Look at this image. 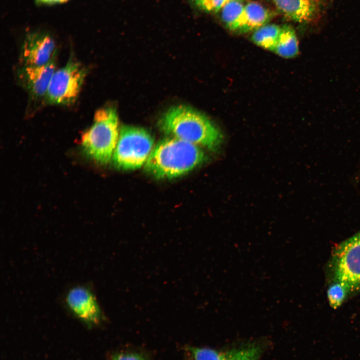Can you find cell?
Returning a JSON list of instances; mask_svg holds the SVG:
<instances>
[{
    "label": "cell",
    "instance_id": "obj_1",
    "mask_svg": "<svg viewBox=\"0 0 360 360\" xmlns=\"http://www.w3.org/2000/svg\"><path fill=\"white\" fill-rule=\"evenodd\" d=\"M158 125L164 134L216 151L223 136L207 116L185 105L169 108L160 118Z\"/></svg>",
    "mask_w": 360,
    "mask_h": 360
},
{
    "label": "cell",
    "instance_id": "obj_2",
    "mask_svg": "<svg viewBox=\"0 0 360 360\" xmlns=\"http://www.w3.org/2000/svg\"><path fill=\"white\" fill-rule=\"evenodd\" d=\"M204 158L200 146L174 137L168 138L152 148L144 168L157 178H172L192 170Z\"/></svg>",
    "mask_w": 360,
    "mask_h": 360
},
{
    "label": "cell",
    "instance_id": "obj_3",
    "mask_svg": "<svg viewBox=\"0 0 360 360\" xmlns=\"http://www.w3.org/2000/svg\"><path fill=\"white\" fill-rule=\"evenodd\" d=\"M119 132L116 108L106 106L97 110L92 124L82 136L84 152L98 162L107 164L112 159Z\"/></svg>",
    "mask_w": 360,
    "mask_h": 360
},
{
    "label": "cell",
    "instance_id": "obj_4",
    "mask_svg": "<svg viewBox=\"0 0 360 360\" xmlns=\"http://www.w3.org/2000/svg\"><path fill=\"white\" fill-rule=\"evenodd\" d=\"M154 144L152 137L145 129L122 126L112 157L114 164L124 170L140 168L148 160Z\"/></svg>",
    "mask_w": 360,
    "mask_h": 360
},
{
    "label": "cell",
    "instance_id": "obj_5",
    "mask_svg": "<svg viewBox=\"0 0 360 360\" xmlns=\"http://www.w3.org/2000/svg\"><path fill=\"white\" fill-rule=\"evenodd\" d=\"M329 268L332 282L342 283L350 293L360 292V231L335 246Z\"/></svg>",
    "mask_w": 360,
    "mask_h": 360
},
{
    "label": "cell",
    "instance_id": "obj_6",
    "mask_svg": "<svg viewBox=\"0 0 360 360\" xmlns=\"http://www.w3.org/2000/svg\"><path fill=\"white\" fill-rule=\"evenodd\" d=\"M87 70L79 62L71 59L56 70L50 80L46 96L48 104L68 105L78 98Z\"/></svg>",
    "mask_w": 360,
    "mask_h": 360
},
{
    "label": "cell",
    "instance_id": "obj_7",
    "mask_svg": "<svg viewBox=\"0 0 360 360\" xmlns=\"http://www.w3.org/2000/svg\"><path fill=\"white\" fill-rule=\"evenodd\" d=\"M56 45L49 34L36 32L26 37L21 48L22 66H38L46 64L56 56Z\"/></svg>",
    "mask_w": 360,
    "mask_h": 360
},
{
    "label": "cell",
    "instance_id": "obj_8",
    "mask_svg": "<svg viewBox=\"0 0 360 360\" xmlns=\"http://www.w3.org/2000/svg\"><path fill=\"white\" fill-rule=\"evenodd\" d=\"M56 56L46 64L38 66H22L17 72L20 84L33 98L46 97L56 66Z\"/></svg>",
    "mask_w": 360,
    "mask_h": 360
},
{
    "label": "cell",
    "instance_id": "obj_9",
    "mask_svg": "<svg viewBox=\"0 0 360 360\" xmlns=\"http://www.w3.org/2000/svg\"><path fill=\"white\" fill-rule=\"evenodd\" d=\"M68 309L77 318L89 325L98 323L102 314L92 292L87 287L76 286L69 290L66 297Z\"/></svg>",
    "mask_w": 360,
    "mask_h": 360
},
{
    "label": "cell",
    "instance_id": "obj_10",
    "mask_svg": "<svg viewBox=\"0 0 360 360\" xmlns=\"http://www.w3.org/2000/svg\"><path fill=\"white\" fill-rule=\"evenodd\" d=\"M264 344L254 342L226 350L188 346L192 360H259L265 350Z\"/></svg>",
    "mask_w": 360,
    "mask_h": 360
},
{
    "label": "cell",
    "instance_id": "obj_11",
    "mask_svg": "<svg viewBox=\"0 0 360 360\" xmlns=\"http://www.w3.org/2000/svg\"><path fill=\"white\" fill-rule=\"evenodd\" d=\"M278 9L290 19L300 22L310 20L314 16L316 0H272Z\"/></svg>",
    "mask_w": 360,
    "mask_h": 360
},
{
    "label": "cell",
    "instance_id": "obj_12",
    "mask_svg": "<svg viewBox=\"0 0 360 360\" xmlns=\"http://www.w3.org/2000/svg\"><path fill=\"white\" fill-rule=\"evenodd\" d=\"M221 18L230 30L247 32V22L244 6L242 0H231L222 8Z\"/></svg>",
    "mask_w": 360,
    "mask_h": 360
},
{
    "label": "cell",
    "instance_id": "obj_13",
    "mask_svg": "<svg viewBox=\"0 0 360 360\" xmlns=\"http://www.w3.org/2000/svg\"><path fill=\"white\" fill-rule=\"evenodd\" d=\"M274 52L285 58H292L298 54V41L292 27L288 25L281 27L278 40Z\"/></svg>",
    "mask_w": 360,
    "mask_h": 360
},
{
    "label": "cell",
    "instance_id": "obj_14",
    "mask_svg": "<svg viewBox=\"0 0 360 360\" xmlns=\"http://www.w3.org/2000/svg\"><path fill=\"white\" fill-rule=\"evenodd\" d=\"M280 30L279 26L267 24L254 31L252 40L256 45L274 52Z\"/></svg>",
    "mask_w": 360,
    "mask_h": 360
},
{
    "label": "cell",
    "instance_id": "obj_15",
    "mask_svg": "<svg viewBox=\"0 0 360 360\" xmlns=\"http://www.w3.org/2000/svg\"><path fill=\"white\" fill-rule=\"evenodd\" d=\"M247 22V32L255 30L267 24L272 14L268 10L256 2H249L244 6Z\"/></svg>",
    "mask_w": 360,
    "mask_h": 360
},
{
    "label": "cell",
    "instance_id": "obj_16",
    "mask_svg": "<svg viewBox=\"0 0 360 360\" xmlns=\"http://www.w3.org/2000/svg\"><path fill=\"white\" fill-rule=\"evenodd\" d=\"M350 292L342 283L332 282L327 290V296L330 306L334 308H338L344 302Z\"/></svg>",
    "mask_w": 360,
    "mask_h": 360
},
{
    "label": "cell",
    "instance_id": "obj_17",
    "mask_svg": "<svg viewBox=\"0 0 360 360\" xmlns=\"http://www.w3.org/2000/svg\"><path fill=\"white\" fill-rule=\"evenodd\" d=\"M112 360H146L140 354L136 352H124L116 354Z\"/></svg>",
    "mask_w": 360,
    "mask_h": 360
},
{
    "label": "cell",
    "instance_id": "obj_18",
    "mask_svg": "<svg viewBox=\"0 0 360 360\" xmlns=\"http://www.w3.org/2000/svg\"><path fill=\"white\" fill-rule=\"evenodd\" d=\"M200 8L207 11L212 12V0H192Z\"/></svg>",
    "mask_w": 360,
    "mask_h": 360
},
{
    "label": "cell",
    "instance_id": "obj_19",
    "mask_svg": "<svg viewBox=\"0 0 360 360\" xmlns=\"http://www.w3.org/2000/svg\"><path fill=\"white\" fill-rule=\"evenodd\" d=\"M231 0H212V12H218Z\"/></svg>",
    "mask_w": 360,
    "mask_h": 360
},
{
    "label": "cell",
    "instance_id": "obj_20",
    "mask_svg": "<svg viewBox=\"0 0 360 360\" xmlns=\"http://www.w3.org/2000/svg\"><path fill=\"white\" fill-rule=\"evenodd\" d=\"M68 0H36V2L39 5H50L64 3Z\"/></svg>",
    "mask_w": 360,
    "mask_h": 360
},
{
    "label": "cell",
    "instance_id": "obj_21",
    "mask_svg": "<svg viewBox=\"0 0 360 360\" xmlns=\"http://www.w3.org/2000/svg\"><path fill=\"white\" fill-rule=\"evenodd\" d=\"M317 2H318L320 0H316Z\"/></svg>",
    "mask_w": 360,
    "mask_h": 360
},
{
    "label": "cell",
    "instance_id": "obj_22",
    "mask_svg": "<svg viewBox=\"0 0 360 360\" xmlns=\"http://www.w3.org/2000/svg\"><path fill=\"white\" fill-rule=\"evenodd\" d=\"M188 360H192V358H191L189 359Z\"/></svg>",
    "mask_w": 360,
    "mask_h": 360
}]
</instances>
